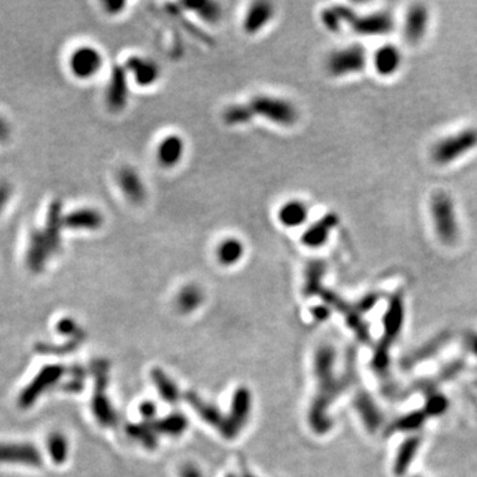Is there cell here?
Returning <instances> with one entry per match:
<instances>
[{"label": "cell", "mask_w": 477, "mask_h": 477, "mask_svg": "<svg viewBox=\"0 0 477 477\" xmlns=\"http://www.w3.org/2000/svg\"><path fill=\"white\" fill-rule=\"evenodd\" d=\"M430 212L436 236L444 244H454L459 237L460 227L454 199L445 191L431 196Z\"/></svg>", "instance_id": "obj_1"}, {"label": "cell", "mask_w": 477, "mask_h": 477, "mask_svg": "<svg viewBox=\"0 0 477 477\" xmlns=\"http://www.w3.org/2000/svg\"><path fill=\"white\" fill-rule=\"evenodd\" d=\"M476 147L477 129L467 127L436 142L431 149V158L439 166H447L469 154Z\"/></svg>", "instance_id": "obj_2"}, {"label": "cell", "mask_w": 477, "mask_h": 477, "mask_svg": "<svg viewBox=\"0 0 477 477\" xmlns=\"http://www.w3.org/2000/svg\"><path fill=\"white\" fill-rule=\"evenodd\" d=\"M253 117L259 116L272 124L280 126H293L299 120V110L293 103L283 97L260 94L255 96L249 103Z\"/></svg>", "instance_id": "obj_3"}, {"label": "cell", "mask_w": 477, "mask_h": 477, "mask_svg": "<svg viewBox=\"0 0 477 477\" xmlns=\"http://www.w3.org/2000/svg\"><path fill=\"white\" fill-rule=\"evenodd\" d=\"M368 65V52L359 44L336 50L328 56L326 71L333 77H345L363 71Z\"/></svg>", "instance_id": "obj_4"}, {"label": "cell", "mask_w": 477, "mask_h": 477, "mask_svg": "<svg viewBox=\"0 0 477 477\" xmlns=\"http://www.w3.org/2000/svg\"><path fill=\"white\" fill-rule=\"evenodd\" d=\"M60 246L61 239L53 236L45 229L32 231L25 255L28 269L35 273L44 271L48 260L60 249Z\"/></svg>", "instance_id": "obj_5"}, {"label": "cell", "mask_w": 477, "mask_h": 477, "mask_svg": "<svg viewBox=\"0 0 477 477\" xmlns=\"http://www.w3.org/2000/svg\"><path fill=\"white\" fill-rule=\"evenodd\" d=\"M345 25H349L357 35L385 36L394 30L395 23L388 11L358 15L352 8L345 7Z\"/></svg>", "instance_id": "obj_6"}, {"label": "cell", "mask_w": 477, "mask_h": 477, "mask_svg": "<svg viewBox=\"0 0 477 477\" xmlns=\"http://www.w3.org/2000/svg\"><path fill=\"white\" fill-rule=\"evenodd\" d=\"M68 67L76 78L90 80L103 70L104 56L96 47L81 45L71 53Z\"/></svg>", "instance_id": "obj_7"}, {"label": "cell", "mask_w": 477, "mask_h": 477, "mask_svg": "<svg viewBox=\"0 0 477 477\" xmlns=\"http://www.w3.org/2000/svg\"><path fill=\"white\" fill-rule=\"evenodd\" d=\"M63 371V368L57 365L43 368L36 374L35 378L19 394V407L30 408L34 406L36 401L61 378Z\"/></svg>", "instance_id": "obj_8"}, {"label": "cell", "mask_w": 477, "mask_h": 477, "mask_svg": "<svg viewBox=\"0 0 477 477\" xmlns=\"http://www.w3.org/2000/svg\"><path fill=\"white\" fill-rule=\"evenodd\" d=\"M125 70L131 76L136 85L141 88L156 85L162 76L158 63L145 56H130L125 63Z\"/></svg>", "instance_id": "obj_9"}, {"label": "cell", "mask_w": 477, "mask_h": 477, "mask_svg": "<svg viewBox=\"0 0 477 477\" xmlns=\"http://www.w3.org/2000/svg\"><path fill=\"white\" fill-rule=\"evenodd\" d=\"M0 464L37 467L41 464V454L31 443H0Z\"/></svg>", "instance_id": "obj_10"}, {"label": "cell", "mask_w": 477, "mask_h": 477, "mask_svg": "<svg viewBox=\"0 0 477 477\" xmlns=\"http://www.w3.org/2000/svg\"><path fill=\"white\" fill-rule=\"evenodd\" d=\"M129 98V87H127V72L125 67H114L109 84L105 90L106 106L110 112L118 113L124 110Z\"/></svg>", "instance_id": "obj_11"}, {"label": "cell", "mask_w": 477, "mask_h": 477, "mask_svg": "<svg viewBox=\"0 0 477 477\" xmlns=\"http://www.w3.org/2000/svg\"><path fill=\"white\" fill-rule=\"evenodd\" d=\"M338 223H339V216L336 212H329L324 215L321 219H318L317 222H315L304 231L301 236L302 244L312 249L324 247L330 239L332 232L336 230Z\"/></svg>", "instance_id": "obj_12"}, {"label": "cell", "mask_w": 477, "mask_h": 477, "mask_svg": "<svg viewBox=\"0 0 477 477\" xmlns=\"http://www.w3.org/2000/svg\"><path fill=\"white\" fill-rule=\"evenodd\" d=\"M186 154V141L179 134H167L156 147V159L160 167L174 169L182 163Z\"/></svg>", "instance_id": "obj_13"}, {"label": "cell", "mask_w": 477, "mask_h": 477, "mask_svg": "<svg viewBox=\"0 0 477 477\" xmlns=\"http://www.w3.org/2000/svg\"><path fill=\"white\" fill-rule=\"evenodd\" d=\"M117 184L125 198L133 204H141L146 200L147 190L141 174L130 166H124L117 173Z\"/></svg>", "instance_id": "obj_14"}, {"label": "cell", "mask_w": 477, "mask_h": 477, "mask_svg": "<svg viewBox=\"0 0 477 477\" xmlns=\"http://www.w3.org/2000/svg\"><path fill=\"white\" fill-rule=\"evenodd\" d=\"M275 7L268 1H255L248 7L243 19V30L248 35H256L275 18Z\"/></svg>", "instance_id": "obj_15"}, {"label": "cell", "mask_w": 477, "mask_h": 477, "mask_svg": "<svg viewBox=\"0 0 477 477\" xmlns=\"http://www.w3.org/2000/svg\"><path fill=\"white\" fill-rule=\"evenodd\" d=\"M104 215L90 207L74 210L63 218L64 229L68 230L98 231L104 226Z\"/></svg>", "instance_id": "obj_16"}, {"label": "cell", "mask_w": 477, "mask_h": 477, "mask_svg": "<svg viewBox=\"0 0 477 477\" xmlns=\"http://www.w3.org/2000/svg\"><path fill=\"white\" fill-rule=\"evenodd\" d=\"M405 318V301L401 293L392 296L390 301L388 312L385 315L383 325H385V341L381 343L382 348L389 349L390 343L394 338L399 335Z\"/></svg>", "instance_id": "obj_17"}, {"label": "cell", "mask_w": 477, "mask_h": 477, "mask_svg": "<svg viewBox=\"0 0 477 477\" xmlns=\"http://www.w3.org/2000/svg\"><path fill=\"white\" fill-rule=\"evenodd\" d=\"M430 23L428 8L423 4H414L407 11L405 20V37L411 44H416L423 39Z\"/></svg>", "instance_id": "obj_18"}, {"label": "cell", "mask_w": 477, "mask_h": 477, "mask_svg": "<svg viewBox=\"0 0 477 477\" xmlns=\"http://www.w3.org/2000/svg\"><path fill=\"white\" fill-rule=\"evenodd\" d=\"M309 219V206L301 199H289L277 210L279 223L289 230L302 227Z\"/></svg>", "instance_id": "obj_19"}, {"label": "cell", "mask_w": 477, "mask_h": 477, "mask_svg": "<svg viewBox=\"0 0 477 477\" xmlns=\"http://www.w3.org/2000/svg\"><path fill=\"white\" fill-rule=\"evenodd\" d=\"M402 53L398 47L392 44H386L379 47L372 57L374 68L382 77L394 76L402 67Z\"/></svg>", "instance_id": "obj_20"}, {"label": "cell", "mask_w": 477, "mask_h": 477, "mask_svg": "<svg viewBox=\"0 0 477 477\" xmlns=\"http://www.w3.org/2000/svg\"><path fill=\"white\" fill-rule=\"evenodd\" d=\"M215 253L220 264L232 266L240 263L246 256V243L237 236H227L219 242Z\"/></svg>", "instance_id": "obj_21"}, {"label": "cell", "mask_w": 477, "mask_h": 477, "mask_svg": "<svg viewBox=\"0 0 477 477\" xmlns=\"http://www.w3.org/2000/svg\"><path fill=\"white\" fill-rule=\"evenodd\" d=\"M355 407L362 416V421L365 425L370 430L375 431L382 423V415L375 405V402L365 392H361L355 399Z\"/></svg>", "instance_id": "obj_22"}, {"label": "cell", "mask_w": 477, "mask_h": 477, "mask_svg": "<svg viewBox=\"0 0 477 477\" xmlns=\"http://www.w3.org/2000/svg\"><path fill=\"white\" fill-rule=\"evenodd\" d=\"M421 447V438L414 436L407 439L406 442L403 443L398 451L395 464H394V472L398 476L405 475L410 467V464L412 463V460L415 458L418 449Z\"/></svg>", "instance_id": "obj_23"}, {"label": "cell", "mask_w": 477, "mask_h": 477, "mask_svg": "<svg viewBox=\"0 0 477 477\" xmlns=\"http://www.w3.org/2000/svg\"><path fill=\"white\" fill-rule=\"evenodd\" d=\"M187 7H189V10H191L202 20H204L207 23H211V24L218 23L223 17V11H222V7H220L219 3H213V1L189 3Z\"/></svg>", "instance_id": "obj_24"}, {"label": "cell", "mask_w": 477, "mask_h": 477, "mask_svg": "<svg viewBox=\"0 0 477 477\" xmlns=\"http://www.w3.org/2000/svg\"><path fill=\"white\" fill-rule=\"evenodd\" d=\"M321 20L326 30L332 32L341 31L345 27L343 6H335V7H329L324 10L321 14Z\"/></svg>", "instance_id": "obj_25"}, {"label": "cell", "mask_w": 477, "mask_h": 477, "mask_svg": "<svg viewBox=\"0 0 477 477\" xmlns=\"http://www.w3.org/2000/svg\"><path fill=\"white\" fill-rule=\"evenodd\" d=\"M255 117L252 114V110L249 109L248 104L246 105H232L224 110L223 120L227 125L231 126H239V125H246L252 121Z\"/></svg>", "instance_id": "obj_26"}, {"label": "cell", "mask_w": 477, "mask_h": 477, "mask_svg": "<svg viewBox=\"0 0 477 477\" xmlns=\"http://www.w3.org/2000/svg\"><path fill=\"white\" fill-rule=\"evenodd\" d=\"M47 448H48L51 459L56 464H61V463H64L67 460L68 443H67V439L61 434H52L48 438Z\"/></svg>", "instance_id": "obj_27"}, {"label": "cell", "mask_w": 477, "mask_h": 477, "mask_svg": "<svg viewBox=\"0 0 477 477\" xmlns=\"http://www.w3.org/2000/svg\"><path fill=\"white\" fill-rule=\"evenodd\" d=\"M325 272V265L321 262H313L308 268V280H306V290L309 293H315L319 289V283Z\"/></svg>", "instance_id": "obj_28"}, {"label": "cell", "mask_w": 477, "mask_h": 477, "mask_svg": "<svg viewBox=\"0 0 477 477\" xmlns=\"http://www.w3.org/2000/svg\"><path fill=\"white\" fill-rule=\"evenodd\" d=\"M425 412H412L410 415H407L405 418H401L396 423L395 428L401 430V431H412V430H418L425 419Z\"/></svg>", "instance_id": "obj_29"}, {"label": "cell", "mask_w": 477, "mask_h": 477, "mask_svg": "<svg viewBox=\"0 0 477 477\" xmlns=\"http://www.w3.org/2000/svg\"><path fill=\"white\" fill-rule=\"evenodd\" d=\"M447 407H448L447 399L441 394H434L427 401L424 412H425V415L436 416V415H442L443 412L447 410Z\"/></svg>", "instance_id": "obj_30"}, {"label": "cell", "mask_w": 477, "mask_h": 477, "mask_svg": "<svg viewBox=\"0 0 477 477\" xmlns=\"http://www.w3.org/2000/svg\"><path fill=\"white\" fill-rule=\"evenodd\" d=\"M199 301H200V290L194 285L184 288L179 295V304L189 309L190 306L193 308L196 304H199Z\"/></svg>", "instance_id": "obj_31"}, {"label": "cell", "mask_w": 477, "mask_h": 477, "mask_svg": "<svg viewBox=\"0 0 477 477\" xmlns=\"http://www.w3.org/2000/svg\"><path fill=\"white\" fill-rule=\"evenodd\" d=\"M12 195V187L8 182L0 180V212L6 209V206L10 202V198Z\"/></svg>", "instance_id": "obj_32"}, {"label": "cell", "mask_w": 477, "mask_h": 477, "mask_svg": "<svg viewBox=\"0 0 477 477\" xmlns=\"http://www.w3.org/2000/svg\"><path fill=\"white\" fill-rule=\"evenodd\" d=\"M126 7V3L125 1H121V0H109V1H105L104 3V8H105L106 14L109 15H118L124 11V8Z\"/></svg>", "instance_id": "obj_33"}, {"label": "cell", "mask_w": 477, "mask_h": 477, "mask_svg": "<svg viewBox=\"0 0 477 477\" xmlns=\"http://www.w3.org/2000/svg\"><path fill=\"white\" fill-rule=\"evenodd\" d=\"M377 301H378V296H377V295H368V296H365V297L361 300V302L358 304V310H361V312H368V310H370V309H372V306L377 304Z\"/></svg>", "instance_id": "obj_34"}, {"label": "cell", "mask_w": 477, "mask_h": 477, "mask_svg": "<svg viewBox=\"0 0 477 477\" xmlns=\"http://www.w3.org/2000/svg\"><path fill=\"white\" fill-rule=\"evenodd\" d=\"M10 134H11L10 125L7 124V121L0 116V142L7 141L10 138Z\"/></svg>", "instance_id": "obj_35"}, {"label": "cell", "mask_w": 477, "mask_h": 477, "mask_svg": "<svg viewBox=\"0 0 477 477\" xmlns=\"http://www.w3.org/2000/svg\"><path fill=\"white\" fill-rule=\"evenodd\" d=\"M469 345H471V349H472V352H474V353L476 354L477 355V336L474 337V338H471V341H469Z\"/></svg>", "instance_id": "obj_36"}]
</instances>
